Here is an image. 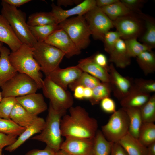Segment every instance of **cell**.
Returning a JSON list of instances; mask_svg holds the SVG:
<instances>
[{
    "label": "cell",
    "instance_id": "56",
    "mask_svg": "<svg viewBox=\"0 0 155 155\" xmlns=\"http://www.w3.org/2000/svg\"><path fill=\"white\" fill-rule=\"evenodd\" d=\"M2 98L3 97L2 96L1 92L0 91V102H1Z\"/></svg>",
    "mask_w": 155,
    "mask_h": 155
},
{
    "label": "cell",
    "instance_id": "22",
    "mask_svg": "<svg viewBox=\"0 0 155 155\" xmlns=\"http://www.w3.org/2000/svg\"><path fill=\"white\" fill-rule=\"evenodd\" d=\"M109 55V62L114 63L117 67L124 68L131 63V58L128 54L125 41L121 38L118 40Z\"/></svg>",
    "mask_w": 155,
    "mask_h": 155
},
{
    "label": "cell",
    "instance_id": "13",
    "mask_svg": "<svg viewBox=\"0 0 155 155\" xmlns=\"http://www.w3.org/2000/svg\"><path fill=\"white\" fill-rule=\"evenodd\" d=\"M110 84L114 96L120 101L127 95L131 89L134 81L122 76L116 70L113 64L109 65Z\"/></svg>",
    "mask_w": 155,
    "mask_h": 155
},
{
    "label": "cell",
    "instance_id": "6",
    "mask_svg": "<svg viewBox=\"0 0 155 155\" xmlns=\"http://www.w3.org/2000/svg\"><path fill=\"white\" fill-rule=\"evenodd\" d=\"M59 24L79 49L81 51L88 46L91 34L84 16L69 18Z\"/></svg>",
    "mask_w": 155,
    "mask_h": 155
},
{
    "label": "cell",
    "instance_id": "51",
    "mask_svg": "<svg viewBox=\"0 0 155 155\" xmlns=\"http://www.w3.org/2000/svg\"><path fill=\"white\" fill-rule=\"evenodd\" d=\"M118 0H96V6L99 7L106 6L111 5L117 1Z\"/></svg>",
    "mask_w": 155,
    "mask_h": 155
},
{
    "label": "cell",
    "instance_id": "43",
    "mask_svg": "<svg viewBox=\"0 0 155 155\" xmlns=\"http://www.w3.org/2000/svg\"><path fill=\"white\" fill-rule=\"evenodd\" d=\"M120 1L133 12H141L140 8L145 2L143 0H121Z\"/></svg>",
    "mask_w": 155,
    "mask_h": 155
},
{
    "label": "cell",
    "instance_id": "34",
    "mask_svg": "<svg viewBox=\"0 0 155 155\" xmlns=\"http://www.w3.org/2000/svg\"><path fill=\"white\" fill-rule=\"evenodd\" d=\"M93 94L89 101L92 105L99 104L103 98L110 96L112 91L109 83L101 82L92 89Z\"/></svg>",
    "mask_w": 155,
    "mask_h": 155
},
{
    "label": "cell",
    "instance_id": "57",
    "mask_svg": "<svg viewBox=\"0 0 155 155\" xmlns=\"http://www.w3.org/2000/svg\"><path fill=\"white\" fill-rule=\"evenodd\" d=\"M2 46H3V43L0 42V48Z\"/></svg>",
    "mask_w": 155,
    "mask_h": 155
},
{
    "label": "cell",
    "instance_id": "1",
    "mask_svg": "<svg viewBox=\"0 0 155 155\" xmlns=\"http://www.w3.org/2000/svg\"><path fill=\"white\" fill-rule=\"evenodd\" d=\"M69 109V114H65L61 119L62 136L93 139L98 130L97 120L81 106H73Z\"/></svg>",
    "mask_w": 155,
    "mask_h": 155
},
{
    "label": "cell",
    "instance_id": "52",
    "mask_svg": "<svg viewBox=\"0 0 155 155\" xmlns=\"http://www.w3.org/2000/svg\"><path fill=\"white\" fill-rule=\"evenodd\" d=\"M93 94L92 89L88 87H84V99L90 100L92 97Z\"/></svg>",
    "mask_w": 155,
    "mask_h": 155
},
{
    "label": "cell",
    "instance_id": "10",
    "mask_svg": "<svg viewBox=\"0 0 155 155\" xmlns=\"http://www.w3.org/2000/svg\"><path fill=\"white\" fill-rule=\"evenodd\" d=\"M84 16L91 34L95 40L103 41L106 33L114 27L113 21L96 6Z\"/></svg>",
    "mask_w": 155,
    "mask_h": 155
},
{
    "label": "cell",
    "instance_id": "17",
    "mask_svg": "<svg viewBox=\"0 0 155 155\" xmlns=\"http://www.w3.org/2000/svg\"><path fill=\"white\" fill-rule=\"evenodd\" d=\"M17 102L29 113L37 116L48 108L44 96L40 93H34L16 97Z\"/></svg>",
    "mask_w": 155,
    "mask_h": 155
},
{
    "label": "cell",
    "instance_id": "9",
    "mask_svg": "<svg viewBox=\"0 0 155 155\" xmlns=\"http://www.w3.org/2000/svg\"><path fill=\"white\" fill-rule=\"evenodd\" d=\"M129 119L121 108L112 114L107 123L101 127L104 136L109 141L118 143L129 131Z\"/></svg>",
    "mask_w": 155,
    "mask_h": 155
},
{
    "label": "cell",
    "instance_id": "26",
    "mask_svg": "<svg viewBox=\"0 0 155 155\" xmlns=\"http://www.w3.org/2000/svg\"><path fill=\"white\" fill-rule=\"evenodd\" d=\"M139 16L144 20L145 30L140 38L142 43L152 49L155 47V22L153 18L142 12Z\"/></svg>",
    "mask_w": 155,
    "mask_h": 155
},
{
    "label": "cell",
    "instance_id": "28",
    "mask_svg": "<svg viewBox=\"0 0 155 155\" xmlns=\"http://www.w3.org/2000/svg\"><path fill=\"white\" fill-rule=\"evenodd\" d=\"M123 108L126 112L129 118V132L138 138L140 129L143 123L140 108Z\"/></svg>",
    "mask_w": 155,
    "mask_h": 155
},
{
    "label": "cell",
    "instance_id": "16",
    "mask_svg": "<svg viewBox=\"0 0 155 155\" xmlns=\"http://www.w3.org/2000/svg\"><path fill=\"white\" fill-rule=\"evenodd\" d=\"M82 72L77 65L64 69L59 67L47 76L55 83L67 90L69 85L78 78Z\"/></svg>",
    "mask_w": 155,
    "mask_h": 155
},
{
    "label": "cell",
    "instance_id": "32",
    "mask_svg": "<svg viewBox=\"0 0 155 155\" xmlns=\"http://www.w3.org/2000/svg\"><path fill=\"white\" fill-rule=\"evenodd\" d=\"M28 27L31 34L37 42H44L52 33L60 28L59 24H57L38 26H28Z\"/></svg>",
    "mask_w": 155,
    "mask_h": 155
},
{
    "label": "cell",
    "instance_id": "36",
    "mask_svg": "<svg viewBox=\"0 0 155 155\" xmlns=\"http://www.w3.org/2000/svg\"><path fill=\"white\" fill-rule=\"evenodd\" d=\"M100 82L97 78L87 73L83 72L79 77L69 84L68 86L70 89L73 91L78 86L92 89Z\"/></svg>",
    "mask_w": 155,
    "mask_h": 155
},
{
    "label": "cell",
    "instance_id": "11",
    "mask_svg": "<svg viewBox=\"0 0 155 155\" xmlns=\"http://www.w3.org/2000/svg\"><path fill=\"white\" fill-rule=\"evenodd\" d=\"M113 22L114 27L120 34L121 38L124 40L137 38L142 31L141 21L133 14L119 18Z\"/></svg>",
    "mask_w": 155,
    "mask_h": 155
},
{
    "label": "cell",
    "instance_id": "38",
    "mask_svg": "<svg viewBox=\"0 0 155 155\" xmlns=\"http://www.w3.org/2000/svg\"><path fill=\"white\" fill-rule=\"evenodd\" d=\"M124 40L128 54L131 58L136 57L144 51H152V49L148 46L138 42L137 38Z\"/></svg>",
    "mask_w": 155,
    "mask_h": 155
},
{
    "label": "cell",
    "instance_id": "42",
    "mask_svg": "<svg viewBox=\"0 0 155 155\" xmlns=\"http://www.w3.org/2000/svg\"><path fill=\"white\" fill-rule=\"evenodd\" d=\"M100 103L101 109L106 113L112 114L116 111L115 102L110 97L103 98Z\"/></svg>",
    "mask_w": 155,
    "mask_h": 155
},
{
    "label": "cell",
    "instance_id": "30",
    "mask_svg": "<svg viewBox=\"0 0 155 155\" xmlns=\"http://www.w3.org/2000/svg\"><path fill=\"white\" fill-rule=\"evenodd\" d=\"M136 58L138 64L145 75L154 72L155 55L152 51H144Z\"/></svg>",
    "mask_w": 155,
    "mask_h": 155
},
{
    "label": "cell",
    "instance_id": "5",
    "mask_svg": "<svg viewBox=\"0 0 155 155\" xmlns=\"http://www.w3.org/2000/svg\"><path fill=\"white\" fill-rule=\"evenodd\" d=\"M33 47L34 57L46 76L59 67L65 56L61 50L44 42H37Z\"/></svg>",
    "mask_w": 155,
    "mask_h": 155
},
{
    "label": "cell",
    "instance_id": "49",
    "mask_svg": "<svg viewBox=\"0 0 155 155\" xmlns=\"http://www.w3.org/2000/svg\"><path fill=\"white\" fill-rule=\"evenodd\" d=\"M3 1L9 5L17 8L31 1L30 0H3Z\"/></svg>",
    "mask_w": 155,
    "mask_h": 155
},
{
    "label": "cell",
    "instance_id": "25",
    "mask_svg": "<svg viewBox=\"0 0 155 155\" xmlns=\"http://www.w3.org/2000/svg\"><path fill=\"white\" fill-rule=\"evenodd\" d=\"M38 117L30 113L17 102L11 112L10 118L19 126L26 127L31 125Z\"/></svg>",
    "mask_w": 155,
    "mask_h": 155
},
{
    "label": "cell",
    "instance_id": "41",
    "mask_svg": "<svg viewBox=\"0 0 155 155\" xmlns=\"http://www.w3.org/2000/svg\"><path fill=\"white\" fill-rule=\"evenodd\" d=\"M134 84L141 91L147 94L155 91V82L153 80L137 79L134 81Z\"/></svg>",
    "mask_w": 155,
    "mask_h": 155
},
{
    "label": "cell",
    "instance_id": "7",
    "mask_svg": "<svg viewBox=\"0 0 155 155\" xmlns=\"http://www.w3.org/2000/svg\"><path fill=\"white\" fill-rule=\"evenodd\" d=\"M3 97H17L36 93L40 88L28 75L18 72L1 87Z\"/></svg>",
    "mask_w": 155,
    "mask_h": 155
},
{
    "label": "cell",
    "instance_id": "47",
    "mask_svg": "<svg viewBox=\"0 0 155 155\" xmlns=\"http://www.w3.org/2000/svg\"><path fill=\"white\" fill-rule=\"evenodd\" d=\"M110 155H128L118 143H113Z\"/></svg>",
    "mask_w": 155,
    "mask_h": 155
},
{
    "label": "cell",
    "instance_id": "29",
    "mask_svg": "<svg viewBox=\"0 0 155 155\" xmlns=\"http://www.w3.org/2000/svg\"><path fill=\"white\" fill-rule=\"evenodd\" d=\"M113 144L106 139L101 130H98L93 139L94 155H110Z\"/></svg>",
    "mask_w": 155,
    "mask_h": 155
},
{
    "label": "cell",
    "instance_id": "37",
    "mask_svg": "<svg viewBox=\"0 0 155 155\" xmlns=\"http://www.w3.org/2000/svg\"><path fill=\"white\" fill-rule=\"evenodd\" d=\"M26 128L19 126L10 119L0 117V132L7 135L19 136Z\"/></svg>",
    "mask_w": 155,
    "mask_h": 155
},
{
    "label": "cell",
    "instance_id": "14",
    "mask_svg": "<svg viewBox=\"0 0 155 155\" xmlns=\"http://www.w3.org/2000/svg\"><path fill=\"white\" fill-rule=\"evenodd\" d=\"M93 139L66 137L60 150L69 155H94Z\"/></svg>",
    "mask_w": 155,
    "mask_h": 155
},
{
    "label": "cell",
    "instance_id": "48",
    "mask_svg": "<svg viewBox=\"0 0 155 155\" xmlns=\"http://www.w3.org/2000/svg\"><path fill=\"white\" fill-rule=\"evenodd\" d=\"M83 1L80 0H58L57 1V5L60 7L61 5L66 7L68 5H72L74 4L78 5Z\"/></svg>",
    "mask_w": 155,
    "mask_h": 155
},
{
    "label": "cell",
    "instance_id": "45",
    "mask_svg": "<svg viewBox=\"0 0 155 155\" xmlns=\"http://www.w3.org/2000/svg\"><path fill=\"white\" fill-rule=\"evenodd\" d=\"M94 59L95 62L98 65L105 69L109 73V66L106 56L102 53H98L94 55Z\"/></svg>",
    "mask_w": 155,
    "mask_h": 155
},
{
    "label": "cell",
    "instance_id": "21",
    "mask_svg": "<svg viewBox=\"0 0 155 155\" xmlns=\"http://www.w3.org/2000/svg\"><path fill=\"white\" fill-rule=\"evenodd\" d=\"M0 87L10 80L18 72L11 63L10 50L5 46L0 48Z\"/></svg>",
    "mask_w": 155,
    "mask_h": 155
},
{
    "label": "cell",
    "instance_id": "53",
    "mask_svg": "<svg viewBox=\"0 0 155 155\" xmlns=\"http://www.w3.org/2000/svg\"><path fill=\"white\" fill-rule=\"evenodd\" d=\"M146 155H155V142L147 147Z\"/></svg>",
    "mask_w": 155,
    "mask_h": 155
},
{
    "label": "cell",
    "instance_id": "50",
    "mask_svg": "<svg viewBox=\"0 0 155 155\" xmlns=\"http://www.w3.org/2000/svg\"><path fill=\"white\" fill-rule=\"evenodd\" d=\"M84 87L78 86H76L73 90V96L75 98L79 100H82L84 98Z\"/></svg>",
    "mask_w": 155,
    "mask_h": 155
},
{
    "label": "cell",
    "instance_id": "19",
    "mask_svg": "<svg viewBox=\"0 0 155 155\" xmlns=\"http://www.w3.org/2000/svg\"><path fill=\"white\" fill-rule=\"evenodd\" d=\"M0 42L7 44L11 52L17 51L22 44L7 20L1 14H0Z\"/></svg>",
    "mask_w": 155,
    "mask_h": 155
},
{
    "label": "cell",
    "instance_id": "24",
    "mask_svg": "<svg viewBox=\"0 0 155 155\" xmlns=\"http://www.w3.org/2000/svg\"><path fill=\"white\" fill-rule=\"evenodd\" d=\"M118 143L128 155H146L147 147L129 131Z\"/></svg>",
    "mask_w": 155,
    "mask_h": 155
},
{
    "label": "cell",
    "instance_id": "33",
    "mask_svg": "<svg viewBox=\"0 0 155 155\" xmlns=\"http://www.w3.org/2000/svg\"><path fill=\"white\" fill-rule=\"evenodd\" d=\"M138 139L146 147L155 142V125L154 123H143L139 131Z\"/></svg>",
    "mask_w": 155,
    "mask_h": 155
},
{
    "label": "cell",
    "instance_id": "31",
    "mask_svg": "<svg viewBox=\"0 0 155 155\" xmlns=\"http://www.w3.org/2000/svg\"><path fill=\"white\" fill-rule=\"evenodd\" d=\"M26 22L28 26H30L57 24L55 18L51 12L33 13L29 16Z\"/></svg>",
    "mask_w": 155,
    "mask_h": 155
},
{
    "label": "cell",
    "instance_id": "27",
    "mask_svg": "<svg viewBox=\"0 0 155 155\" xmlns=\"http://www.w3.org/2000/svg\"><path fill=\"white\" fill-rule=\"evenodd\" d=\"M100 8L112 21L121 17L134 14L133 12L119 0L111 5Z\"/></svg>",
    "mask_w": 155,
    "mask_h": 155
},
{
    "label": "cell",
    "instance_id": "3",
    "mask_svg": "<svg viewBox=\"0 0 155 155\" xmlns=\"http://www.w3.org/2000/svg\"><path fill=\"white\" fill-rule=\"evenodd\" d=\"M66 113L55 110L49 103L48 114L43 129L39 134L30 139L45 143L46 146L56 152L59 150L63 142L61 129V121Z\"/></svg>",
    "mask_w": 155,
    "mask_h": 155
},
{
    "label": "cell",
    "instance_id": "40",
    "mask_svg": "<svg viewBox=\"0 0 155 155\" xmlns=\"http://www.w3.org/2000/svg\"><path fill=\"white\" fill-rule=\"evenodd\" d=\"M121 38L119 32L116 31H109L105 34L103 42L104 50L109 54L114 49L118 40Z\"/></svg>",
    "mask_w": 155,
    "mask_h": 155
},
{
    "label": "cell",
    "instance_id": "15",
    "mask_svg": "<svg viewBox=\"0 0 155 155\" xmlns=\"http://www.w3.org/2000/svg\"><path fill=\"white\" fill-rule=\"evenodd\" d=\"M51 12L55 18L57 23H59L75 15L84 16L96 6L95 0H85L75 7L68 10L63 9L61 7L53 3L51 5Z\"/></svg>",
    "mask_w": 155,
    "mask_h": 155
},
{
    "label": "cell",
    "instance_id": "35",
    "mask_svg": "<svg viewBox=\"0 0 155 155\" xmlns=\"http://www.w3.org/2000/svg\"><path fill=\"white\" fill-rule=\"evenodd\" d=\"M143 123H154L155 121V94L140 108Z\"/></svg>",
    "mask_w": 155,
    "mask_h": 155
},
{
    "label": "cell",
    "instance_id": "18",
    "mask_svg": "<svg viewBox=\"0 0 155 155\" xmlns=\"http://www.w3.org/2000/svg\"><path fill=\"white\" fill-rule=\"evenodd\" d=\"M77 65L83 72L97 78L101 82L109 83V73L95 62L94 56L80 59Z\"/></svg>",
    "mask_w": 155,
    "mask_h": 155
},
{
    "label": "cell",
    "instance_id": "23",
    "mask_svg": "<svg viewBox=\"0 0 155 155\" xmlns=\"http://www.w3.org/2000/svg\"><path fill=\"white\" fill-rule=\"evenodd\" d=\"M150 94L144 93L139 90L134 84L127 96L120 101L123 108H139L149 99Z\"/></svg>",
    "mask_w": 155,
    "mask_h": 155
},
{
    "label": "cell",
    "instance_id": "39",
    "mask_svg": "<svg viewBox=\"0 0 155 155\" xmlns=\"http://www.w3.org/2000/svg\"><path fill=\"white\" fill-rule=\"evenodd\" d=\"M17 102L15 97H3L0 102V117L10 119V116L11 112Z\"/></svg>",
    "mask_w": 155,
    "mask_h": 155
},
{
    "label": "cell",
    "instance_id": "46",
    "mask_svg": "<svg viewBox=\"0 0 155 155\" xmlns=\"http://www.w3.org/2000/svg\"><path fill=\"white\" fill-rule=\"evenodd\" d=\"M56 152L46 146L42 150L34 149L27 152L25 155H55Z\"/></svg>",
    "mask_w": 155,
    "mask_h": 155
},
{
    "label": "cell",
    "instance_id": "55",
    "mask_svg": "<svg viewBox=\"0 0 155 155\" xmlns=\"http://www.w3.org/2000/svg\"><path fill=\"white\" fill-rule=\"evenodd\" d=\"M3 148L0 147V155H2V150Z\"/></svg>",
    "mask_w": 155,
    "mask_h": 155
},
{
    "label": "cell",
    "instance_id": "2",
    "mask_svg": "<svg viewBox=\"0 0 155 155\" xmlns=\"http://www.w3.org/2000/svg\"><path fill=\"white\" fill-rule=\"evenodd\" d=\"M9 59L18 72L30 76L37 83L40 89L42 88L43 80L40 67L34 57L33 46L22 44L17 51L11 52Z\"/></svg>",
    "mask_w": 155,
    "mask_h": 155
},
{
    "label": "cell",
    "instance_id": "4",
    "mask_svg": "<svg viewBox=\"0 0 155 155\" xmlns=\"http://www.w3.org/2000/svg\"><path fill=\"white\" fill-rule=\"evenodd\" d=\"M1 15L7 20L16 36L23 44L33 46L37 42L26 22L25 13L2 0Z\"/></svg>",
    "mask_w": 155,
    "mask_h": 155
},
{
    "label": "cell",
    "instance_id": "12",
    "mask_svg": "<svg viewBox=\"0 0 155 155\" xmlns=\"http://www.w3.org/2000/svg\"><path fill=\"white\" fill-rule=\"evenodd\" d=\"M44 42L58 49L67 58L79 55L81 51L76 46L66 32L60 28L55 31Z\"/></svg>",
    "mask_w": 155,
    "mask_h": 155
},
{
    "label": "cell",
    "instance_id": "44",
    "mask_svg": "<svg viewBox=\"0 0 155 155\" xmlns=\"http://www.w3.org/2000/svg\"><path fill=\"white\" fill-rule=\"evenodd\" d=\"M17 137L0 132V147L3 148L12 144L16 140Z\"/></svg>",
    "mask_w": 155,
    "mask_h": 155
},
{
    "label": "cell",
    "instance_id": "8",
    "mask_svg": "<svg viewBox=\"0 0 155 155\" xmlns=\"http://www.w3.org/2000/svg\"><path fill=\"white\" fill-rule=\"evenodd\" d=\"M45 96L56 110L67 111L73 106L74 101L71 93L53 81L48 76L43 80L42 88Z\"/></svg>",
    "mask_w": 155,
    "mask_h": 155
},
{
    "label": "cell",
    "instance_id": "54",
    "mask_svg": "<svg viewBox=\"0 0 155 155\" xmlns=\"http://www.w3.org/2000/svg\"><path fill=\"white\" fill-rule=\"evenodd\" d=\"M55 155H69L63 151L60 150L56 152Z\"/></svg>",
    "mask_w": 155,
    "mask_h": 155
},
{
    "label": "cell",
    "instance_id": "20",
    "mask_svg": "<svg viewBox=\"0 0 155 155\" xmlns=\"http://www.w3.org/2000/svg\"><path fill=\"white\" fill-rule=\"evenodd\" d=\"M45 122L43 118L38 117L31 125L26 127L16 141L12 144L7 146L5 150L10 152H13L34 135L40 133L44 127Z\"/></svg>",
    "mask_w": 155,
    "mask_h": 155
}]
</instances>
